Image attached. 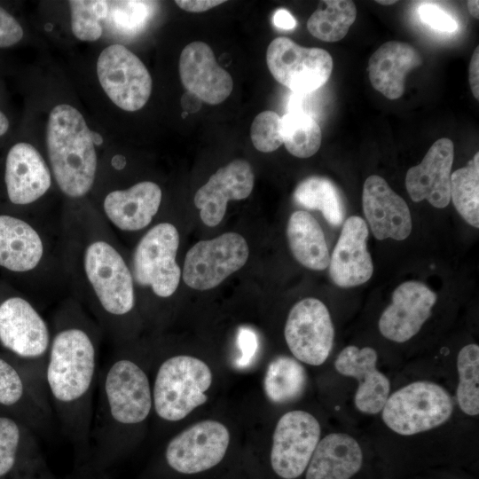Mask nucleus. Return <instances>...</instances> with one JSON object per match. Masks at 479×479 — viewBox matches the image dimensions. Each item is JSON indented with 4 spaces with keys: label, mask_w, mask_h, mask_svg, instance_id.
<instances>
[{
    "label": "nucleus",
    "mask_w": 479,
    "mask_h": 479,
    "mask_svg": "<svg viewBox=\"0 0 479 479\" xmlns=\"http://www.w3.org/2000/svg\"><path fill=\"white\" fill-rule=\"evenodd\" d=\"M319 437L320 425L312 414L295 410L282 415L272 436L273 471L284 479L300 476L307 468Z\"/></svg>",
    "instance_id": "nucleus-15"
},
{
    "label": "nucleus",
    "mask_w": 479,
    "mask_h": 479,
    "mask_svg": "<svg viewBox=\"0 0 479 479\" xmlns=\"http://www.w3.org/2000/svg\"><path fill=\"white\" fill-rule=\"evenodd\" d=\"M453 159L452 141L447 137L437 139L421 162L406 173L405 187L410 198L415 202L427 200L436 208L448 206Z\"/></svg>",
    "instance_id": "nucleus-23"
},
{
    "label": "nucleus",
    "mask_w": 479,
    "mask_h": 479,
    "mask_svg": "<svg viewBox=\"0 0 479 479\" xmlns=\"http://www.w3.org/2000/svg\"><path fill=\"white\" fill-rule=\"evenodd\" d=\"M3 182L9 203L28 208L39 206L54 180L49 164L39 151L27 142H18L6 153Z\"/></svg>",
    "instance_id": "nucleus-16"
},
{
    "label": "nucleus",
    "mask_w": 479,
    "mask_h": 479,
    "mask_svg": "<svg viewBox=\"0 0 479 479\" xmlns=\"http://www.w3.org/2000/svg\"><path fill=\"white\" fill-rule=\"evenodd\" d=\"M46 149L54 183L67 201L87 199L96 184L98 161L91 130L76 108L67 104L52 108Z\"/></svg>",
    "instance_id": "nucleus-4"
},
{
    "label": "nucleus",
    "mask_w": 479,
    "mask_h": 479,
    "mask_svg": "<svg viewBox=\"0 0 479 479\" xmlns=\"http://www.w3.org/2000/svg\"><path fill=\"white\" fill-rule=\"evenodd\" d=\"M250 137L253 145L259 152H274L283 144L281 117L271 110L261 112L251 124Z\"/></svg>",
    "instance_id": "nucleus-37"
},
{
    "label": "nucleus",
    "mask_w": 479,
    "mask_h": 479,
    "mask_svg": "<svg viewBox=\"0 0 479 479\" xmlns=\"http://www.w3.org/2000/svg\"><path fill=\"white\" fill-rule=\"evenodd\" d=\"M154 4L152 1H108V14L119 32L133 35L145 26Z\"/></svg>",
    "instance_id": "nucleus-36"
},
{
    "label": "nucleus",
    "mask_w": 479,
    "mask_h": 479,
    "mask_svg": "<svg viewBox=\"0 0 479 479\" xmlns=\"http://www.w3.org/2000/svg\"><path fill=\"white\" fill-rule=\"evenodd\" d=\"M24 30L17 19L0 5V48H9L22 40Z\"/></svg>",
    "instance_id": "nucleus-40"
},
{
    "label": "nucleus",
    "mask_w": 479,
    "mask_h": 479,
    "mask_svg": "<svg viewBox=\"0 0 479 479\" xmlns=\"http://www.w3.org/2000/svg\"><path fill=\"white\" fill-rule=\"evenodd\" d=\"M368 227L357 216L344 222L340 237L330 255L329 275L341 287H352L368 281L373 264L367 250Z\"/></svg>",
    "instance_id": "nucleus-24"
},
{
    "label": "nucleus",
    "mask_w": 479,
    "mask_h": 479,
    "mask_svg": "<svg viewBox=\"0 0 479 479\" xmlns=\"http://www.w3.org/2000/svg\"><path fill=\"white\" fill-rule=\"evenodd\" d=\"M60 257L67 294L116 345L132 337L137 298L129 257L94 204L67 201L59 216Z\"/></svg>",
    "instance_id": "nucleus-1"
},
{
    "label": "nucleus",
    "mask_w": 479,
    "mask_h": 479,
    "mask_svg": "<svg viewBox=\"0 0 479 479\" xmlns=\"http://www.w3.org/2000/svg\"><path fill=\"white\" fill-rule=\"evenodd\" d=\"M450 197L461 217L479 227V153L451 175Z\"/></svg>",
    "instance_id": "nucleus-32"
},
{
    "label": "nucleus",
    "mask_w": 479,
    "mask_h": 479,
    "mask_svg": "<svg viewBox=\"0 0 479 479\" xmlns=\"http://www.w3.org/2000/svg\"><path fill=\"white\" fill-rule=\"evenodd\" d=\"M131 354L117 345L98 371L88 454L97 469L127 451L153 411L149 375Z\"/></svg>",
    "instance_id": "nucleus-3"
},
{
    "label": "nucleus",
    "mask_w": 479,
    "mask_h": 479,
    "mask_svg": "<svg viewBox=\"0 0 479 479\" xmlns=\"http://www.w3.org/2000/svg\"><path fill=\"white\" fill-rule=\"evenodd\" d=\"M179 244V232L169 221L152 224L139 237L129 256L136 294L143 291L163 301L177 292L182 277Z\"/></svg>",
    "instance_id": "nucleus-6"
},
{
    "label": "nucleus",
    "mask_w": 479,
    "mask_h": 479,
    "mask_svg": "<svg viewBox=\"0 0 479 479\" xmlns=\"http://www.w3.org/2000/svg\"><path fill=\"white\" fill-rule=\"evenodd\" d=\"M71 27L76 38L97 41L102 35V21L108 15V1L71 0Z\"/></svg>",
    "instance_id": "nucleus-35"
},
{
    "label": "nucleus",
    "mask_w": 479,
    "mask_h": 479,
    "mask_svg": "<svg viewBox=\"0 0 479 479\" xmlns=\"http://www.w3.org/2000/svg\"><path fill=\"white\" fill-rule=\"evenodd\" d=\"M377 352L371 347L344 348L334 362L338 373L358 381L354 403L362 412L375 414L381 412L389 396V379L376 367Z\"/></svg>",
    "instance_id": "nucleus-25"
},
{
    "label": "nucleus",
    "mask_w": 479,
    "mask_h": 479,
    "mask_svg": "<svg viewBox=\"0 0 479 479\" xmlns=\"http://www.w3.org/2000/svg\"><path fill=\"white\" fill-rule=\"evenodd\" d=\"M97 75L107 97L122 110H139L150 98V73L141 59L122 44H111L101 51Z\"/></svg>",
    "instance_id": "nucleus-12"
},
{
    "label": "nucleus",
    "mask_w": 479,
    "mask_h": 479,
    "mask_svg": "<svg viewBox=\"0 0 479 479\" xmlns=\"http://www.w3.org/2000/svg\"><path fill=\"white\" fill-rule=\"evenodd\" d=\"M362 463V450L356 439L344 433H332L317 444L306 479H349Z\"/></svg>",
    "instance_id": "nucleus-27"
},
{
    "label": "nucleus",
    "mask_w": 479,
    "mask_h": 479,
    "mask_svg": "<svg viewBox=\"0 0 479 479\" xmlns=\"http://www.w3.org/2000/svg\"><path fill=\"white\" fill-rule=\"evenodd\" d=\"M248 255L246 240L237 232H225L211 240H200L185 255L183 281L194 290L215 288L241 269Z\"/></svg>",
    "instance_id": "nucleus-9"
},
{
    "label": "nucleus",
    "mask_w": 479,
    "mask_h": 479,
    "mask_svg": "<svg viewBox=\"0 0 479 479\" xmlns=\"http://www.w3.org/2000/svg\"><path fill=\"white\" fill-rule=\"evenodd\" d=\"M212 372L201 359L174 355L158 365L153 382V411L164 422L185 419L208 400Z\"/></svg>",
    "instance_id": "nucleus-7"
},
{
    "label": "nucleus",
    "mask_w": 479,
    "mask_h": 479,
    "mask_svg": "<svg viewBox=\"0 0 479 479\" xmlns=\"http://www.w3.org/2000/svg\"><path fill=\"white\" fill-rule=\"evenodd\" d=\"M287 237L293 256L303 267L313 271L328 267L330 254L325 234L309 212L298 210L290 216Z\"/></svg>",
    "instance_id": "nucleus-28"
},
{
    "label": "nucleus",
    "mask_w": 479,
    "mask_h": 479,
    "mask_svg": "<svg viewBox=\"0 0 479 479\" xmlns=\"http://www.w3.org/2000/svg\"><path fill=\"white\" fill-rule=\"evenodd\" d=\"M286 342L294 357L310 365H320L329 357L334 329L326 306L307 297L290 310L284 329Z\"/></svg>",
    "instance_id": "nucleus-13"
},
{
    "label": "nucleus",
    "mask_w": 479,
    "mask_h": 479,
    "mask_svg": "<svg viewBox=\"0 0 479 479\" xmlns=\"http://www.w3.org/2000/svg\"><path fill=\"white\" fill-rule=\"evenodd\" d=\"M229 444L228 428L219 421L206 420L173 436L167 444L164 457L168 466L176 472L197 474L220 463Z\"/></svg>",
    "instance_id": "nucleus-14"
},
{
    "label": "nucleus",
    "mask_w": 479,
    "mask_h": 479,
    "mask_svg": "<svg viewBox=\"0 0 479 479\" xmlns=\"http://www.w3.org/2000/svg\"><path fill=\"white\" fill-rule=\"evenodd\" d=\"M452 410V399L445 389L430 381H415L389 396L381 411L390 429L411 436L442 425Z\"/></svg>",
    "instance_id": "nucleus-8"
},
{
    "label": "nucleus",
    "mask_w": 479,
    "mask_h": 479,
    "mask_svg": "<svg viewBox=\"0 0 479 479\" xmlns=\"http://www.w3.org/2000/svg\"><path fill=\"white\" fill-rule=\"evenodd\" d=\"M255 175L248 161L237 159L218 169L195 193L194 205L200 209L204 224H219L229 200L247 199L254 188Z\"/></svg>",
    "instance_id": "nucleus-20"
},
{
    "label": "nucleus",
    "mask_w": 479,
    "mask_h": 479,
    "mask_svg": "<svg viewBox=\"0 0 479 479\" xmlns=\"http://www.w3.org/2000/svg\"><path fill=\"white\" fill-rule=\"evenodd\" d=\"M295 202L308 209L318 210L326 221L334 226L342 224L344 206L334 184L323 177H310L302 180L294 192Z\"/></svg>",
    "instance_id": "nucleus-30"
},
{
    "label": "nucleus",
    "mask_w": 479,
    "mask_h": 479,
    "mask_svg": "<svg viewBox=\"0 0 479 479\" xmlns=\"http://www.w3.org/2000/svg\"><path fill=\"white\" fill-rule=\"evenodd\" d=\"M376 3L380 4H383V5H390V4H396L397 1H376Z\"/></svg>",
    "instance_id": "nucleus-49"
},
{
    "label": "nucleus",
    "mask_w": 479,
    "mask_h": 479,
    "mask_svg": "<svg viewBox=\"0 0 479 479\" xmlns=\"http://www.w3.org/2000/svg\"><path fill=\"white\" fill-rule=\"evenodd\" d=\"M281 135L286 149L297 158L314 155L322 140L318 122L298 112H287L281 117Z\"/></svg>",
    "instance_id": "nucleus-33"
},
{
    "label": "nucleus",
    "mask_w": 479,
    "mask_h": 479,
    "mask_svg": "<svg viewBox=\"0 0 479 479\" xmlns=\"http://www.w3.org/2000/svg\"><path fill=\"white\" fill-rule=\"evenodd\" d=\"M179 75L186 90L209 105L222 103L232 91L231 75L218 65L211 47L200 41L183 49Z\"/></svg>",
    "instance_id": "nucleus-21"
},
{
    "label": "nucleus",
    "mask_w": 479,
    "mask_h": 479,
    "mask_svg": "<svg viewBox=\"0 0 479 479\" xmlns=\"http://www.w3.org/2000/svg\"><path fill=\"white\" fill-rule=\"evenodd\" d=\"M422 59L412 45L389 41L381 44L368 60V76L373 87L387 98L394 100L404 92L405 77L420 67Z\"/></svg>",
    "instance_id": "nucleus-26"
},
{
    "label": "nucleus",
    "mask_w": 479,
    "mask_h": 479,
    "mask_svg": "<svg viewBox=\"0 0 479 479\" xmlns=\"http://www.w3.org/2000/svg\"><path fill=\"white\" fill-rule=\"evenodd\" d=\"M51 334L50 323L27 294H8L0 300V344L9 353L23 359H44Z\"/></svg>",
    "instance_id": "nucleus-11"
},
{
    "label": "nucleus",
    "mask_w": 479,
    "mask_h": 479,
    "mask_svg": "<svg viewBox=\"0 0 479 479\" xmlns=\"http://www.w3.org/2000/svg\"><path fill=\"white\" fill-rule=\"evenodd\" d=\"M357 8L350 0L321 1L307 21L314 37L328 43L342 39L356 20Z\"/></svg>",
    "instance_id": "nucleus-31"
},
{
    "label": "nucleus",
    "mask_w": 479,
    "mask_h": 479,
    "mask_svg": "<svg viewBox=\"0 0 479 479\" xmlns=\"http://www.w3.org/2000/svg\"><path fill=\"white\" fill-rule=\"evenodd\" d=\"M10 129V120L8 116L0 109V137H4Z\"/></svg>",
    "instance_id": "nucleus-46"
},
{
    "label": "nucleus",
    "mask_w": 479,
    "mask_h": 479,
    "mask_svg": "<svg viewBox=\"0 0 479 479\" xmlns=\"http://www.w3.org/2000/svg\"><path fill=\"white\" fill-rule=\"evenodd\" d=\"M459 385L457 400L461 411L470 416L479 413V347L464 346L457 358Z\"/></svg>",
    "instance_id": "nucleus-34"
},
{
    "label": "nucleus",
    "mask_w": 479,
    "mask_h": 479,
    "mask_svg": "<svg viewBox=\"0 0 479 479\" xmlns=\"http://www.w3.org/2000/svg\"><path fill=\"white\" fill-rule=\"evenodd\" d=\"M273 23L277 27L286 30L293 29L296 26L295 19L285 9L276 11L273 15Z\"/></svg>",
    "instance_id": "nucleus-44"
},
{
    "label": "nucleus",
    "mask_w": 479,
    "mask_h": 479,
    "mask_svg": "<svg viewBox=\"0 0 479 479\" xmlns=\"http://www.w3.org/2000/svg\"><path fill=\"white\" fill-rule=\"evenodd\" d=\"M266 62L274 79L294 93L319 90L333 71V59L328 51L301 46L285 36L271 42Z\"/></svg>",
    "instance_id": "nucleus-10"
},
{
    "label": "nucleus",
    "mask_w": 479,
    "mask_h": 479,
    "mask_svg": "<svg viewBox=\"0 0 479 479\" xmlns=\"http://www.w3.org/2000/svg\"><path fill=\"white\" fill-rule=\"evenodd\" d=\"M85 479H93V478H85Z\"/></svg>",
    "instance_id": "nucleus-50"
},
{
    "label": "nucleus",
    "mask_w": 479,
    "mask_h": 479,
    "mask_svg": "<svg viewBox=\"0 0 479 479\" xmlns=\"http://www.w3.org/2000/svg\"><path fill=\"white\" fill-rule=\"evenodd\" d=\"M45 378L54 416L82 457L89 454L99 350L104 333L71 295L58 302L51 318Z\"/></svg>",
    "instance_id": "nucleus-2"
},
{
    "label": "nucleus",
    "mask_w": 479,
    "mask_h": 479,
    "mask_svg": "<svg viewBox=\"0 0 479 479\" xmlns=\"http://www.w3.org/2000/svg\"><path fill=\"white\" fill-rule=\"evenodd\" d=\"M318 90L309 93L293 92L287 102L288 112L302 113L316 120L322 113L324 105Z\"/></svg>",
    "instance_id": "nucleus-39"
},
{
    "label": "nucleus",
    "mask_w": 479,
    "mask_h": 479,
    "mask_svg": "<svg viewBox=\"0 0 479 479\" xmlns=\"http://www.w3.org/2000/svg\"><path fill=\"white\" fill-rule=\"evenodd\" d=\"M306 381V372L300 362L290 357L279 356L267 366L263 389L272 403L287 404L302 395Z\"/></svg>",
    "instance_id": "nucleus-29"
},
{
    "label": "nucleus",
    "mask_w": 479,
    "mask_h": 479,
    "mask_svg": "<svg viewBox=\"0 0 479 479\" xmlns=\"http://www.w3.org/2000/svg\"><path fill=\"white\" fill-rule=\"evenodd\" d=\"M177 5L189 12H202L211 8H214L221 4L224 0H177Z\"/></svg>",
    "instance_id": "nucleus-42"
},
{
    "label": "nucleus",
    "mask_w": 479,
    "mask_h": 479,
    "mask_svg": "<svg viewBox=\"0 0 479 479\" xmlns=\"http://www.w3.org/2000/svg\"><path fill=\"white\" fill-rule=\"evenodd\" d=\"M468 82L474 97L479 98V47L473 52L468 67Z\"/></svg>",
    "instance_id": "nucleus-43"
},
{
    "label": "nucleus",
    "mask_w": 479,
    "mask_h": 479,
    "mask_svg": "<svg viewBox=\"0 0 479 479\" xmlns=\"http://www.w3.org/2000/svg\"><path fill=\"white\" fill-rule=\"evenodd\" d=\"M182 107L185 109V112L195 113L200 110L202 105V101L196 97L194 94L186 91L181 98Z\"/></svg>",
    "instance_id": "nucleus-45"
},
{
    "label": "nucleus",
    "mask_w": 479,
    "mask_h": 479,
    "mask_svg": "<svg viewBox=\"0 0 479 479\" xmlns=\"http://www.w3.org/2000/svg\"><path fill=\"white\" fill-rule=\"evenodd\" d=\"M161 201L160 185L144 180L128 187L109 189L98 202H91L114 232L135 233L152 225Z\"/></svg>",
    "instance_id": "nucleus-17"
},
{
    "label": "nucleus",
    "mask_w": 479,
    "mask_h": 479,
    "mask_svg": "<svg viewBox=\"0 0 479 479\" xmlns=\"http://www.w3.org/2000/svg\"><path fill=\"white\" fill-rule=\"evenodd\" d=\"M238 340L242 352L240 362V364H247L250 361L257 348L255 334L249 328L241 327L239 332Z\"/></svg>",
    "instance_id": "nucleus-41"
},
{
    "label": "nucleus",
    "mask_w": 479,
    "mask_h": 479,
    "mask_svg": "<svg viewBox=\"0 0 479 479\" xmlns=\"http://www.w3.org/2000/svg\"><path fill=\"white\" fill-rule=\"evenodd\" d=\"M362 206L365 216L377 240H405L412 232V216L404 200L378 175L364 183Z\"/></svg>",
    "instance_id": "nucleus-22"
},
{
    "label": "nucleus",
    "mask_w": 479,
    "mask_h": 479,
    "mask_svg": "<svg viewBox=\"0 0 479 479\" xmlns=\"http://www.w3.org/2000/svg\"><path fill=\"white\" fill-rule=\"evenodd\" d=\"M37 436L21 422L0 414V479H53Z\"/></svg>",
    "instance_id": "nucleus-18"
},
{
    "label": "nucleus",
    "mask_w": 479,
    "mask_h": 479,
    "mask_svg": "<svg viewBox=\"0 0 479 479\" xmlns=\"http://www.w3.org/2000/svg\"><path fill=\"white\" fill-rule=\"evenodd\" d=\"M467 8L470 14L475 18H479V1L477 0H469L467 2Z\"/></svg>",
    "instance_id": "nucleus-47"
},
{
    "label": "nucleus",
    "mask_w": 479,
    "mask_h": 479,
    "mask_svg": "<svg viewBox=\"0 0 479 479\" xmlns=\"http://www.w3.org/2000/svg\"><path fill=\"white\" fill-rule=\"evenodd\" d=\"M92 140L95 145H101L103 142V138L98 134L91 131Z\"/></svg>",
    "instance_id": "nucleus-48"
},
{
    "label": "nucleus",
    "mask_w": 479,
    "mask_h": 479,
    "mask_svg": "<svg viewBox=\"0 0 479 479\" xmlns=\"http://www.w3.org/2000/svg\"><path fill=\"white\" fill-rule=\"evenodd\" d=\"M9 354H0V414L46 437L52 432L55 416L46 384L45 358L30 360Z\"/></svg>",
    "instance_id": "nucleus-5"
},
{
    "label": "nucleus",
    "mask_w": 479,
    "mask_h": 479,
    "mask_svg": "<svg viewBox=\"0 0 479 479\" xmlns=\"http://www.w3.org/2000/svg\"><path fill=\"white\" fill-rule=\"evenodd\" d=\"M418 13L421 21L435 30L452 33L458 28L456 20L436 4H424Z\"/></svg>",
    "instance_id": "nucleus-38"
},
{
    "label": "nucleus",
    "mask_w": 479,
    "mask_h": 479,
    "mask_svg": "<svg viewBox=\"0 0 479 479\" xmlns=\"http://www.w3.org/2000/svg\"><path fill=\"white\" fill-rule=\"evenodd\" d=\"M436 299V294L422 282L400 284L379 319L381 334L396 342L410 340L430 317Z\"/></svg>",
    "instance_id": "nucleus-19"
}]
</instances>
